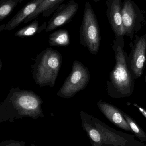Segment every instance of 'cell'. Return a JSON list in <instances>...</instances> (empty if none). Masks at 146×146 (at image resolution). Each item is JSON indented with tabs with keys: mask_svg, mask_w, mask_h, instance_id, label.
Returning <instances> with one entry per match:
<instances>
[{
	"mask_svg": "<svg viewBox=\"0 0 146 146\" xmlns=\"http://www.w3.org/2000/svg\"><path fill=\"white\" fill-rule=\"evenodd\" d=\"M135 146H146V145L145 144H144V143L139 142L138 141H136Z\"/></svg>",
	"mask_w": 146,
	"mask_h": 146,
	"instance_id": "e0dca14e",
	"label": "cell"
},
{
	"mask_svg": "<svg viewBox=\"0 0 146 146\" xmlns=\"http://www.w3.org/2000/svg\"><path fill=\"white\" fill-rule=\"evenodd\" d=\"M78 7V3L74 0L61 4L49 21L45 29L46 32L54 31L69 23L77 13Z\"/></svg>",
	"mask_w": 146,
	"mask_h": 146,
	"instance_id": "8992f818",
	"label": "cell"
},
{
	"mask_svg": "<svg viewBox=\"0 0 146 146\" xmlns=\"http://www.w3.org/2000/svg\"><path fill=\"white\" fill-rule=\"evenodd\" d=\"M49 44L51 46L66 47L70 43V36L68 31L60 29L50 34Z\"/></svg>",
	"mask_w": 146,
	"mask_h": 146,
	"instance_id": "4fadbf2b",
	"label": "cell"
},
{
	"mask_svg": "<svg viewBox=\"0 0 146 146\" xmlns=\"http://www.w3.org/2000/svg\"><path fill=\"white\" fill-rule=\"evenodd\" d=\"M97 106L104 115L115 126L125 131L133 133L123 116V111L113 105L103 101L102 100H100L97 103Z\"/></svg>",
	"mask_w": 146,
	"mask_h": 146,
	"instance_id": "9c48e42d",
	"label": "cell"
},
{
	"mask_svg": "<svg viewBox=\"0 0 146 146\" xmlns=\"http://www.w3.org/2000/svg\"><path fill=\"white\" fill-rule=\"evenodd\" d=\"M65 0H44L38 7L24 21V24L36 19L42 14L43 17H48L54 13Z\"/></svg>",
	"mask_w": 146,
	"mask_h": 146,
	"instance_id": "8fae6325",
	"label": "cell"
},
{
	"mask_svg": "<svg viewBox=\"0 0 146 146\" xmlns=\"http://www.w3.org/2000/svg\"><path fill=\"white\" fill-rule=\"evenodd\" d=\"M32 146H37L35 145H32Z\"/></svg>",
	"mask_w": 146,
	"mask_h": 146,
	"instance_id": "ffe728a7",
	"label": "cell"
},
{
	"mask_svg": "<svg viewBox=\"0 0 146 146\" xmlns=\"http://www.w3.org/2000/svg\"><path fill=\"white\" fill-rule=\"evenodd\" d=\"M146 35L141 37L135 44L130 63V70L135 78L140 77L145 62Z\"/></svg>",
	"mask_w": 146,
	"mask_h": 146,
	"instance_id": "ba28073f",
	"label": "cell"
},
{
	"mask_svg": "<svg viewBox=\"0 0 146 146\" xmlns=\"http://www.w3.org/2000/svg\"><path fill=\"white\" fill-rule=\"evenodd\" d=\"M44 0H31L26 4L7 24L0 26V31H11L24 22L26 19L33 13Z\"/></svg>",
	"mask_w": 146,
	"mask_h": 146,
	"instance_id": "30bf717a",
	"label": "cell"
},
{
	"mask_svg": "<svg viewBox=\"0 0 146 146\" xmlns=\"http://www.w3.org/2000/svg\"><path fill=\"white\" fill-rule=\"evenodd\" d=\"M81 127L89 139L100 146H135L133 135L117 131L83 111L80 113Z\"/></svg>",
	"mask_w": 146,
	"mask_h": 146,
	"instance_id": "7a4b0ae2",
	"label": "cell"
},
{
	"mask_svg": "<svg viewBox=\"0 0 146 146\" xmlns=\"http://www.w3.org/2000/svg\"><path fill=\"white\" fill-rule=\"evenodd\" d=\"M92 1H94V2H98L99 1H100V0H92Z\"/></svg>",
	"mask_w": 146,
	"mask_h": 146,
	"instance_id": "d6986e66",
	"label": "cell"
},
{
	"mask_svg": "<svg viewBox=\"0 0 146 146\" xmlns=\"http://www.w3.org/2000/svg\"><path fill=\"white\" fill-rule=\"evenodd\" d=\"M90 140V142H91V145H92V146H100V145H98V144H97V143H94V142L92 141L91 140Z\"/></svg>",
	"mask_w": 146,
	"mask_h": 146,
	"instance_id": "ac0fdd59",
	"label": "cell"
},
{
	"mask_svg": "<svg viewBox=\"0 0 146 146\" xmlns=\"http://www.w3.org/2000/svg\"><path fill=\"white\" fill-rule=\"evenodd\" d=\"M123 24L125 34L131 33L135 25V14L134 9L130 1L124 3L121 10Z\"/></svg>",
	"mask_w": 146,
	"mask_h": 146,
	"instance_id": "7c38bea8",
	"label": "cell"
},
{
	"mask_svg": "<svg viewBox=\"0 0 146 146\" xmlns=\"http://www.w3.org/2000/svg\"><path fill=\"white\" fill-rule=\"evenodd\" d=\"M106 5V14L109 22L116 38H121L125 34L122 18L121 0H107Z\"/></svg>",
	"mask_w": 146,
	"mask_h": 146,
	"instance_id": "52a82bcc",
	"label": "cell"
},
{
	"mask_svg": "<svg viewBox=\"0 0 146 146\" xmlns=\"http://www.w3.org/2000/svg\"><path fill=\"white\" fill-rule=\"evenodd\" d=\"M124 118L128 123L133 133L141 141L146 142V133L131 117L122 111Z\"/></svg>",
	"mask_w": 146,
	"mask_h": 146,
	"instance_id": "2e32d148",
	"label": "cell"
},
{
	"mask_svg": "<svg viewBox=\"0 0 146 146\" xmlns=\"http://www.w3.org/2000/svg\"><path fill=\"white\" fill-rule=\"evenodd\" d=\"M80 42L89 52L96 54L100 44V31L98 20L91 4L86 1L80 30Z\"/></svg>",
	"mask_w": 146,
	"mask_h": 146,
	"instance_id": "277c9868",
	"label": "cell"
},
{
	"mask_svg": "<svg viewBox=\"0 0 146 146\" xmlns=\"http://www.w3.org/2000/svg\"><path fill=\"white\" fill-rule=\"evenodd\" d=\"M22 1L23 0H0V21L7 18Z\"/></svg>",
	"mask_w": 146,
	"mask_h": 146,
	"instance_id": "9a60e30c",
	"label": "cell"
},
{
	"mask_svg": "<svg viewBox=\"0 0 146 146\" xmlns=\"http://www.w3.org/2000/svg\"><path fill=\"white\" fill-rule=\"evenodd\" d=\"M32 66L33 78L40 87H54L62 64V56L57 50L48 48L35 59Z\"/></svg>",
	"mask_w": 146,
	"mask_h": 146,
	"instance_id": "3957f363",
	"label": "cell"
},
{
	"mask_svg": "<svg viewBox=\"0 0 146 146\" xmlns=\"http://www.w3.org/2000/svg\"><path fill=\"white\" fill-rule=\"evenodd\" d=\"M47 25V23L44 22L41 26L39 27V22L36 20L28 25L21 28L15 33V35L21 37L33 36L46 29Z\"/></svg>",
	"mask_w": 146,
	"mask_h": 146,
	"instance_id": "5bb4252c",
	"label": "cell"
},
{
	"mask_svg": "<svg viewBox=\"0 0 146 146\" xmlns=\"http://www.w3.org/2000/svg\"><path fill=\"white\" fill-rule=\"evenodd\" d=\"M145 81H146V77H145Z\"/></svg>",
	"mask_w": 146,
	"mask_h": 146,
	"instance_id": "44dd1931",
	"label": "cell"
},
{
	"mask_svg": "<svg viewBox=\"0 0 146 146\" xmlns=\"http://www.w3.org/2000/svg\"><path fill=\"white\" fill-rule=\"evenodd\" d=\"M90 80L88 68L80 62L75 60L72 72L59 89L57 95L64 98H73L77 93L85 89Z\"/></svg>",
	"mask_w": 146,
	"mask_h": 146,
	"instance_id": "5b68a950",
	"label": "cell"
},
{
	"mask_svg": "<svg viewBox=\"0 0 146 146\" xmlns=\"http://www.w3.org/2000/svg\"><path fill=\"white\" fill-rule=\"evenodd\" d=\"M121 42L118 38L114 41L115 65L106 82L107 93L115 98L129 97L133 91L134 77L129 66L127 54L123 49V44Z\"/></svg>",
	"mask_w": 146,
	"mask_h": 146,
	"instance_id": "6da1fadb",
	"label": "cell"
}]
</instances>
